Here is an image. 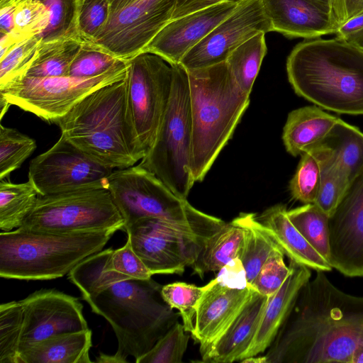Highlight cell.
<instances>
[{
    "label": "cell",
    "mask_w": 363,
    "mask_h": 363,
    "mask_svg": "<svg viewBox=\"0 0 363 363\" xmlns=\"http://www.w3.org/2000/svg\"><path fill=\"white\" fill-rule=\"evenodd\" d=\"M269 347L267 363H363V297L343 292L318 271Z\"/></svg>",
    "instance_id": "1"
},
{
    "label": "cell",
    "mask_w": 363,
    "mask_h": 363,
    "mask_svg": "<svg viewBox=\"0 0 363 363\" xmlns=\"http://www.w3.org/2000/svg\"><path fill=\"white\" fill-rule=\"evenodd\" d=\"M111 247L94 253L67 274L91 311L111 325L118 341L116 354L135 362L147 352L177 322L176 313L161 296L162 286L130 279L111 267Z\"/></svg>",
    "instance_id": "2"
},
{
    "label": "cell",
    "mask_w": 363,
    "mask_h": 363,
    "mask_svg": "<svg viewBox=\"0 0 363 363\" xmlns=\"http://www.w3.org/2000/svg\"><path fill=\"white\" fill-rule=\"evenodd\" d=\"M294 91L325 110L363 115V50L346 40L307 39L286 60Z\"/></svg>",
    "instance_id": "3"
},
{
    "label": "cell",
    "mask_w": 363,
    "mask_h": 363,
    "mask_svg": "<svg viewBox=\"0 0 363 363\" xmlns=\"http://www.w3.org/2000/svg\"><path fill=\"white\" fill-rule=\"evenodd\" d=\"M126 77L89 94L55 122L67 140L111 169L132 167L145 155L128 105Z\"/></svg>",
    "instance_id": "4"
},
{
    "label": "cell",
    "mask_w": 363,
    "mask_h": 363,
    "mask_svg": "<svg viewBox=\"0 0 363 363\" xmlns=\"http://www.w3.org/2000/svg\"><path fill=\"white\" fill-rule=\"evenodd\" d=\"M192 121L191 173L201 182L213 165L250 104L225 62L189 70Z\"/></svg>",
    "instance_id": "5"
},
{
    "label": "cell",
    "mask_w": 363,
    "mask_h": 363,
    "mask_svg": "<svg viewBox=\"0 0 363 363\" xmlns=\"http://www.w3.org/2000/svg\"><path fill=\"white\" fill-rule=\"evenodd\" d=\"M117 231L55 233L21 228L0 233V277L50 280L65 276L101 250Z\"/></svg>",
    "instance_id": "6"
},
{
    "label": "cell",
    "mask_w": 363,
    "mask_h": 363,
    "mask_svg": "<svg viewBox=\"0 0 363 363\" xmlns=\"http://www.w3.org/2000/svg\"><path fill=\"white\" fill-rule=\"evenodd\" d=\"M108 189L122 216L124 228L140 218H155L190 226L210 237L225 224L193 207L140 164L113 170Z\"/></svg>",
    "instance_id": "7"
},
{
    "label": "cell",
    "mask_w": 363,
    "mask_h": 363,
    "mask_svg": "<svg viewBox=\"0 0 363 363\" xmlns=\"http://www.w3.org/2000/svg\"><path fill=\"white\" fill-rule=\"evenodd\" d=\"M173 83L170 100L155 140L139 164L155 174L177 196L186 199L193 186L192 121L187 70L171 65Z\"/></svg>",
    "instance_id": "8"
},
{
    "label": "cell",
    "mask_w": 363,
    "mask_h": 363,
    "mask_svg": "<svg viewBox=\"0 0 363 363\" xmlns=\"http://www.w3.org/2000/svg\"><path fill=\"white\" fill-rule=\"evenodd\" d=\"M55 233L124 230V221L108 189L39 195L18 228Z\"/></svg>",
    "instance_id": "9"
},
{
    "label": "cell",
    "mask_w": 363,
    "mask_h": 363,
    "mask_svg": "<svg viewBox=\"0 0 363 363\" xmlns=\"http://www.w3.org/2000/svg\"><path fill=\"white\" fill-rule=\"evenodd\" d=\"M129 60H123L106 72L90 78L70 76L28 77L0 89L11 105L54 123L92 91L124 79Z\"/></svg>",
    "instance_id": "10"
},
{
    "label": "cell",
    "mask_w": 363,
    "mask_h": 363,
    "mask_svg": "<svg viewBox=\"0 0 363 363\" xmlns=\"http://www.w3.org/2000/svg\"><path fill=\"white\" fill-rule=\"evenodd\" d=\"M126 79L135 130L146 154L155 140L170 100L173 69L160 56L142 52L129 60Z\"/></svg>",
    "instance_id": "11"
},
{
    "label": "cell",
    "mask_w": 363,
    "mask_h": 363,
    "mask_svg": "<svg viewBox=\"0 0 363 363\" xmlns=\"http://www.w3.org/2000/svg\"><path fill=\"white\" fill-rule=\"evenodd\" d=\"M124 230L152 275L182 274L209 238L190 226L155 218H140Z\"/></svg>",
    "instance_id": "12"
},
{
    "label": "cell",
    "mask_w": 363,
    "mask_h": 363,
    "mask_svg": "<svg viewBox=\"0 0 363 363\" xmlns=\"http://www.w3.org/2000/svg\"><path fill=\"white\" fill-rule=\"evenodd\" d=\"M113 169L97 162L62 135L30 163L28 180L39 195L108 189Z\"/></svg>",
    "instance_id": "13"
},
{
    "label": "cell",
    "mask_w": 363,
    "mask_h": 363,
    "mask_svg": "<svg viewBox=\"0 0 363 363\" xmlns=\"http://www.w3.org/2000/svg\"><path fill=\"white\" fill-rule=\"evenodd\" d=\"M176 1L135 0L111 12L103 30L88 43L120 60H129L142 52L172 20Z\"/></svg>",
    "instance_id": "14"
},
{
    "label": "cell",
    "mask_w": 363,
    "mask_h": 363,
    "mask_svg": "<svg viewBox=\"0 0 363 363\" xmlns=\"http://www.w3.org/2000/svg\"><path fill=\"white\" fill-rule=\"evenodd\" d=\"M330 264L349 277H363V170L350 180L329 216Z\"/></svg>",
    "instance_id": "15"
},
{
    "label": "cell",
    "mask_w": 363,
    "mask_h": 363,
    "mask_svg": "<svg viewBox=\"0 0 363 363\" xmlns=\"http://www.w3.org/2000/svg\"><path fill=\"white\" fill-rule=\"evenodd\" d=\"M272 31L261 0H247L189 50L179 64L187 71L225 62L231 52L260 32Z\"/></svg>",
    "instance_id": "16"
},
{
    "label": "cell",
    "mask_w": 363,
    "mask_h": 363,
    "mask_svg": "<svg viewBox=\"0 0 363 363\" xmlns=\"http://www.w3.org/2000/svg\"><path fill=\"white\" fill-rule=\"evenodd\" d=\"M20 302L23 326L19 354L31 345L50 336L89 328L79 298L62 291H35Z\"/></svg>",
    "instance_id": "17"
},
{
    "label": "cell",
    "mask_w": 363,
    "mask_h": 363,
    "mask_svg": "<svg viewBox=\"0 0 363 363\" xmlns=\"http://www.w3.org/2000/svg\"><path fill=\"white\" fill-rule=\"evenodd\" d=\"M240 4L224 2L172 19L143 52L157 55L170 65L179 64L189 50Z\"/></svg>",
    "instance_id": "18"
},
{
    "label": "cell",
    "mask_w": 363,
    "mask_h": 363,
    "mask_svg": "<svg viewBox=\"0 0 363 363\" xmlns=\"http://www.w3.org/2000/svg\"><path fill=\"white\" fill-rule=\"evenodd\" d=\"M251 286L236 288L215 279L205 286L191 333L193 339L203 348L217 340L226 330L250 298Z\"/></svg>",
    "instance_id": "19"
},
{
    "label": "cell",
    "mask_w": 363,
    "mask_h": 363,
    "mask_svg": "<svg viewBox=\"0 0 363 363\" xmlns=\"http://www.w3.org/2000/svg\"><path fill=\"white\" fill-rule=\"evenodd\" d=\"M272 31L288 38H317L340 26L330 12L311 0H261Z\"/></svg>",
    "instance_id": "20"
},
{
    "label": "cell",
    "mask_w": 363,
    "mask_h": 363,
    "mask_svg": "<svg viewBox=\"0 0 363 363\" xmlns=\"http://www.w3.org/2000/svg\"><path fill=\"white\" fill-rule=\"evenodd\" d=\"M269 296L254 290L250 298L223 334L201 348L203 362L230 363L242 359L257 333Z\"/></svg>",
    "instance_id": "21"
},
{
    "label": "cell",
    "mask_w": 363,
    "mask_h": 363,
    "mask_svg": "<svg viewBox=\"0 0 363 363\" xmlns=\"http://www.w3.org/2000/svg\"><path fill=\"white\" fill-rule=\"evenodd\" d=\"M289 267L290 274L283 285L269 296L255 336L242 359L257 356L271 346L290 313L300 290L311 279L309 268L292 260L289 262Z\"/></svg>",
    "instance_id": "22"
},
{
    "label": "cell",
    "mask_w": 363,
    "mask_h": 363,
    "mask_svg": "<svg viewBox=\"0 0 363 363\" xmlns=\"http://www.w3.org/2000/svg\"><path fill=\"white\" fill-rule=\"evenodd\" d=\"M257 218L290 260L316 272L332 270L331 264L308 242L291 222L284 206H274Z\"/></svg>",
    "instance_id": "23"
},
{
    "label": "cell",
    "mask_w": 363,
    "mask_h": 363,
    "mask_svg": "<svg viewBox=\"0 0 363 363\" xmlns=\"http://www.w3.org/2000/svg\"><path fill=\"white\" fill-rule=\"evenodd\" d=\"M90 329L62 333L35 342L20 354V363H90Z\"/></svg>",
    "instance_id": "24"
},
{
    "label": "cell",
    "mask_w": 363,
    "mask_h": 363,
    "mask_svg": "<svg viewBox=\"0 0 363 363\" xmlns=\"http://www.w3.org/2000/svg\"><path fill=\"white\" fill-rule=\"evenodd\" d=\"M337 120L338 118L318 106H304L291 111L282 135L286 151L296 157L307 148L320 143Z\"/></svg>",
    "instance_id": "25"
},
{
    "label": "cell",
    "mask_w": 363,
    "mask_h": 363,
    "mask_svg": "<svg viewBox=\"0 0 363 363\" xmlns=\"http://www.w3.org/2000/svg\"><path fill=\"white\" fill-rule=\"evenodd\" d=\"M245 237L244 228L234 219L225 224L203 242L191 265L194 273L203 278L206 272L219 271L238 257Z\"/></svg>",
    "instance_id": "26"
},
{
    "label": "cell",
    "mask_w": 363,
    "mask_h": 363,
    "mask_svg": "<svg viewBox=\"0 0 363 363\" xmlns=\"http://www.w3.org/2000/svg\"><path fill=\"white\" fill-rule=\"evenodd\" d=\"M234 220L245 230L243 245L238 257L250 285L269 257L280 247L255 214L242 213Z\"/></svg>",
    "instance_id": "27"
},
{
    "label": "cell",
    "mask_w": 363,
    "mask_h": 363,
    "mask_svg": "<svg viewBox=\"0 0 363 363\" xmlns=\"http://www.w3.org/2000/svg\"><path fill=\"white\" fill-rule=\"evenodd\" d=\"M334 155L350 182L363 170V133L338 118L319 143Z\"/></svg>",
    "instance_id": "28"
},
{
    "label": "cell",
    "mask_w": 363,
    "mask_h": 363,
    "mask_svg": "<svg viewBox=\"0 0 363 363\" xmlns=\"http://www.w3.org/2000/svg\"><path fill=\"white\" fill-rule=\"evenodd\" d=\"M82 43V40L77 38L42 41L38 55L26 77L69 76L70 66L79 52Z\"/></svg>",
    "instance_id": "29"
},
{
    "label": "cell",
    "mask_w": 363,
    "mask_h": 363,
    "mask_svg": "<svg viewBox=\"0 0 363 363\" xmlns=\"http://www.w3.org/2000/svg\"><path fill=\"white\" fill-rule=\"evenodd\" d=\"M39 194L33 184H15L0 180V229L3 232L20 228L35 206Z\"/></svg>",
    "instance_id": "30"
},
{
    "label": "cell",
    "mask_w": 363,
    "mask_h": 363,
    "mask_svg": "<svg viewBox=\"0 0 363 363\" xmlns=\"http://www.w3.org/2000/svg\"><path fill=\"white\" fill-rule=\"evenodd\" d=\"M267 52L265 33L260 32L233 50L225 61L238 86L249 95Z\"/></svg>",
    "instance_id": "31"
},
{
    "label": "cell",
    "mask_w": 363,
    "mask_h": 363,
    "mask_svg": "<svg viewBox=\"0 0 363 363\" xmlns=\"http://www.w3.org/2000/svg\"><path fill=\"white\" fill-rule=\"evenodd\" d=\"M316 145L320 162V183L315 204L330 216L350 180L333 153L320 144Z\"/></svg>",
    "instance_id": "32"
},
{
    "label": "cell",
    "mask_w": 363,
    "mask_h": 363,
    "mask_svg": "<svg viewBox=\"0 0 363 363\" xmlns=\"http://www.w3.org/2000/svg\"><path fill=\"white\" fill-rule=\"evenodd\" d=\"M287 214L308 242L330 263L329 216L315 203L287 211Z\"/></svg>",
    "instance_id": "33"
},
{
    "label": "cell",
    "mask_w": 363,
    "mask_h": 363,
    "mask_svg": "<svg viewBox=\"0 0 363 363\" xmlns=\"http://www.w3.org/2000/svg\"><path fill=\"white\" fill-rule=\"evenodd\" d=\"M23 311L19 301L0 305V363H20Z\"/></svg>",
    "instance_id": "34"
},
{
    "label": "cell",
    "mask_w": 363,
    "mask_h": 363,
    "mask_svg": "<svg viewBox=\"0 0 363 363\" xmlns=\"http://www.w3.org/2000/svg\"><path fill=\"white\" fill-rule=\"evenodd\" d=\"M289 189L292 197L304 204L315 203L320 183V162L317 145L307 148L301 155Z\"/></svg>",
    "instance_id": "35"
},
{
    "label": "cell",
    "mask_w": 363,
    "mask_h": 363,
    "mask_svg": "<svg viewBox=\"0 0 363 363\" xmlns=\"http://www.w3.org/2000/svg\"><path fill=\"white\" fill-rule=\"evenodd\" d=\"M42 41L43 38L39 35L24 40L0 59V89L26 76L38 55Z\"/></svg>",
    "instance_id": "36"
},
{
    "label": "cell",
    "mask_w": 363,
    "mask_h": 363,
    "mask_svg": "<svg viewBox=\"0 0 363 363\" xmlns=\"http://www.w3.org/2000/svg\"><path fill=\"white\" fill-rule=\"evenodd\" d=\"M36 149L34 139L0 125V180L19 168Z\"/></svg>",
    "instance_id": "37"
},
{
    "label": "cell",
    "mask_w": 363,
    "mask_h": 363,
    "mask_svg": "<svg viewBox=\"0 0 363 363\" xmlns=\"http://www.w3.org/2000/svg\"><path fill=\"white\" fill-rule=\"evenodd\" d=\"M49 9L50 23L43 41L63 38L81 39L77 21L82 0H40ZM82 40V39H81Z\"/></svg>",
    "instance_id": "38"
},
{
    "label": "cell",
    "mask_w": 363,
    "mask_h": 363,
    "mask_svg": "<svg viewBox=\"0 0 363 363\" xmlns=\"http://www.w3.org/2000/svg\"><path fill=\"white\" fill-rule=\"evenodd\" d=\"M50 20L49 9L40 0H16L14 29L11 33L20 42L35 35L43 37Z\"/></svg>",
    "instance_id": "39"
},
{
    "label": "cell",
    "mask_w": 363,
    "mask_h": 363,
    "mask_svg": "<svg viewBox=\"0 0 363 363\" xmlns=\"http://www.w3.org/2000/svg\"><path fill=\"white\" fill-rule=\"evenodd\" d=\"M205 290L202 287L185 282H174L162 286L161 296L171 308L179 311L182 324L187 333L194 328V319L199 301Z\"/></svg>",
    "instance_id": "40"
},
{
    "label": "cell",
    "mask_w": 363,
    "mask_h": 363,
    "mask_svg": "<svg viewBox=\"0 0 363 363\" xmlns=\"http://www.w3.org/2000/svg\"><path fill=\"white\" fill-rule=\"evenodd\" d=\"M177 322L136 363H179L187 348L189 335Z\"/></svg>",
    "instance_id": "41"
},
{
    "label": "cell",
    "mask_w": 363,
    "mask_h": 363,
    "mask_svg": "<svg viewBox=\"0 0 363 363\" xmlns=\"http://www.w3.org/2000/svg\"><path fill=\"white\" fill-rule=\"evenodd\" d=\"M123 60L90 43L83 41L82 47L73 60L69 76L90 78L102 74Z\"/></svg>",
    "instance_id": "42"
},
{
    "label": "cell",
    "mask_w": 363,
    "mask_h": 363,
    "mask_svg": "<svg viewBox=\"0 0 363 363\" xmlns=\"http://www.w3.org/2000/svg\"><path fill=\"white\" fill-rule=\"evenodd\" d=\"M284 255L280 248L272 252L250 284L254 290L270 296L279 289L291 272L284 262Z\"/></svg>",
    "instance_id": "43"
},
{
    "label": "cell",
    "mask_w": 363,
    "mask_h": 363,
    "mask_svg": "<svg viewBox=\"0 0 363 363\" xmlns=\"http://www.w3.org/2000/svg\"><path fill=\"white\" fill-rule=\"evenodd\" d=\"M111 12L108 0H82L77 28L83 41H93L104 28Z\"/></svg>",
    "instance_id": "44"
},
{
    "label": "cell",
    "mask_w": 363,
    "mask_h": 363,
    "mask_svg": "<svg viewBox=\"0 0 363 363\" xmlns=\"http://www.w3.org/2000/svg\"><path fill=\"white\" fill-rule=\"evenodd\" d=\"M111 267L116 272L133 279L148 280L152 276V274L133 249L128 238L123 247L113 250L111 257Z\"/></svg>",
    "instance_id": "45"
},
{
    "label": "cell",
    "mask_w": 363,
    "mask_h": 363,
    "mask_svg": "<svg viewBox=\"0 0 363 363\" xmlns=\"http://www.w3.org/2000/svg\"><path fill=\"white\" fill-rule=\"evenodd\" d=\"M218 272L215 279L223 284L236 288H246L250 286L247 279L245 269L239 257L230 261Z\"/></svg>",
    "instance_id": "46"
},
{
    "label": "cell",
    "mask_w": 363,
    "mask_h": 363,
    "mask_svg": "<svg viewBox=\"0 0 363 363\" xmlns=\"http://www.w3.org/2000/svg\"><path fill=\"white\" fill-rule=\"evenodd\" d=\"M247 0H177L172 19L224 2L242 4Z\"/></svg>",
    "instance_id": "47"
},
{
    "label": "cell",
    "mask_w": 363,
    "mask_h": 363,
    "mask_svg": "<svg viewBox=\"0 0 363 363\" xmlns=\"http://www.w3.org/2000/svg\"><path fill=\"white\" fill-rule=\"evenodd\" d=\"M16 0L0 1L1 33H9L14 29Z\"/></svg>",
    "instance_id": "48"
},
{
    "label": "cell",
    "mask_w": 363,
    "mask_h": 363,
    "mask_svg": "<svg viewBox=\"0 0 363 363\" xmlns=\"http://www.w3.org/2000/svg\"><path fill=\"white\" fill-rule=\"evenodd\" d=\"M317 4L331 14L338 21L340 26L345 22V11L344 0H311Z\"/></svg>",
    "instance_id": "49"
},
{
    "label": "cell",
    "mask_w": 363,
    "mask_h": 363,
    "mask_svg": "<svg viewBox=\"0 0 363 363\" xmlns=\"http://www.w3.org/2000/svg\"><path fill=\"white\" fill-rule=\"evenodd\" d=\"M363 28V11L345 21L340 26L335 35L337 38L346 39L352 34Z\"/></svg>",
    "instance_id": "50"
},
{
    "label": "cell",
    "mask_w": 363,
    "mask_h": 363,
    "mask_svg": "<svg viewBox=\"0 0 363 363\" xmlns=\"http://www.w3.org/2000/svg\"><path fill=\"white\" fill-rule=\"evenodd\" d=\"M345 21L363 11V0H344Z\"/></svg>",
    "instance_id": "51"
},
{
    "label": "cell",
    "mask_w": 363,
    "mask_h": 363,
    "mask_svg": "<svg viewBox=\"0 0 363 363\" xmlns=\"http://www.w3.org/2000/svg\"><path fill=\"white\" fill-rule=\"evenodd\" d=\"M95 362L99 363H127L116 353L110 355L102 352L99 353V355L96 358Z\"/></svg>",
    "instance_id": "52"
},
{
    "label": "cell",
    "mask_w": 363,
    "mask_h": 363,
    "mask_svg": "<svg viewBox=\"0 0 363 363\" xmlns=\"http://www.w3.org/2000/svg\"><path fill=\"white\" fill-rule=\"evenodd\" d=\"M345 40L352 45L363 50V28L352 34Z\"/></svg>",
    "instance_id": "53"
},
{
    "label": "cell",
    "mask_w": 363,
    "mask_h": 363,
    "mask_svg": "<svg viewBox=\"0 0 363 363\" xmlns=\"http://www.w3.org/2000/svg\"><path fill=\"white\" fill-rule=\"evenodd\" d=\"M110 4L111 12H113L118 9L125 6V5L135 1V0H108ZM110 12V13H111Z\"/></svg>",
    "instance_id": "54"
},
{
    "label": "cell",
    "mask_w": 363,
    "mask_h": 363,
    "mask_svg": "<svg viewBox=\"0 0 363 363\" xmlns=\"http://www.w3.org/2000/svg\"><path fill=\"white\" fill-rule=\"evenodd\" d=\"M11 104L10 102L7 100V99L1 94L0 93V119L1 120L4 117V114L8 111L9 106Z\"/></svg>",
    "instance_id": "55"
},
{
    "label": "cell",
    "mask_w": 363,
    "mask_h": 363,
    "mask_svg": "<svg viewBox=\"0 0 363 363\" xmlns=\"http://www.w3.org/2000/svg\"><path fill=\"white\" fill-rule=\"evenodd\" d=\"M241 362L245 363H267V359L265 356L258 357L256 356L250 357L246 359H244L240 361Z\"/></svg>",
    "instance_id": "56"
}]
</instances>
